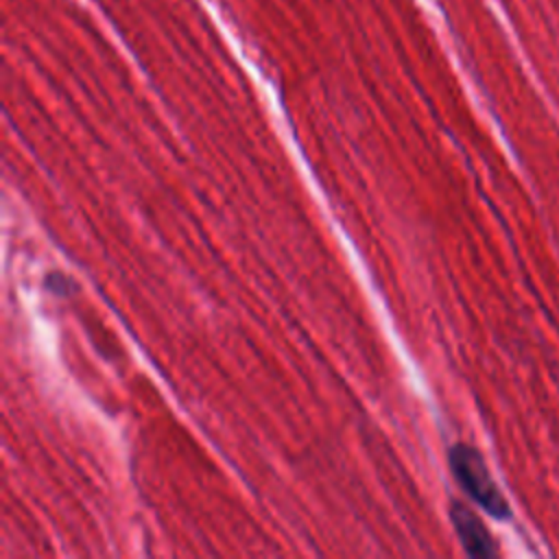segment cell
I'll use <instances>...</instances> for the list:
<instances>
[{
  "instance_id": "6da1fadb",
  "label": "cell",
  "mask_w": 559,
  "mask_h": 559,
  "mask_svg": "<svg viewBox=\"0 0 559 559\" xmlns=\"http://www.w3.org/2000/svg\"><path fill=\"white\" fill-rule=\"evenodd\" d=\"M448 463H450L454 480L483 511H487L496 520L511 518L509 502L502 496L483 454L476 448H472L467 443L452 445L448 452Z\"/></svg>"
},
{
  "instance_id": "7a4b0ae2",
  "label": "cell",
  "mask_w": 559,
  "mask_h": 559,
  "mask_svg": "<svg viewBox=\"0 0 559 559\" xmlns=\"http://www.w3.org/2000/svg\"><path fill=\"white\" fill-rule=\"evenodd\" d=\"M450 522L454 526V533H456L463 550L469 557L489 559V557L498 555V546H496L491 533L487 531L483 520L467 504L454 500L450 504Z\"/></svg>"
}]
</instances>
